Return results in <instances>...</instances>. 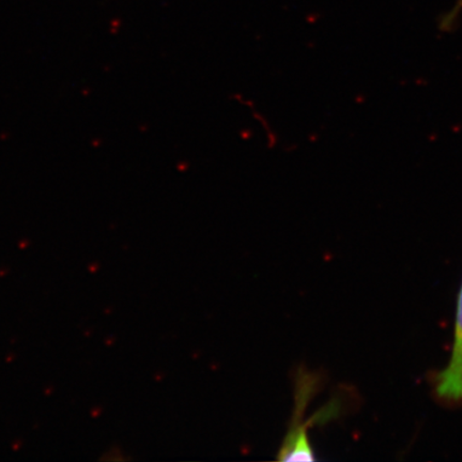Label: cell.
<instances>
[{
	"label": "cell",
	"mask_w": 462,
	"mask_h": 462,
	"mask_svg": "<svg viewBox=\"0 0 462 462\" xmlns=\"http://www.w3.org/2000/svg\"><path fill=\"white\" fill-rule=\"evenodd\" d=\"M435 393L443 402L462 403V286L456 315L452 357L447 368L436 374Z\"/></svg>",
	"instance_id": "obj_1"
}]
</instances>
